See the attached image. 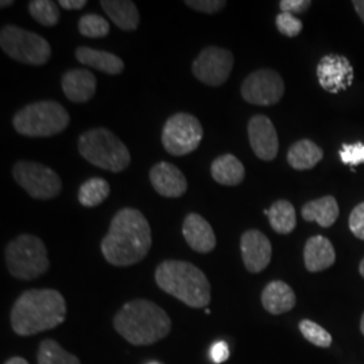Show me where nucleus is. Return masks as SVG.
<instances>
[{
  "instance_id": "nucleus-18",
  "label": "nucleus",
  "mask_w": 364,
  "mask_h": 364,
  "mask_svg": "<svg viewBox=\"0 0 364 364\" xmlns=\"http://www.w3.org/2000/svg\"><path fill=\"white\" fill-rule=\"evenodd\" d=\"M63 91L73 103H87L96 93V77L87 69L68 70L61 80Z\"/></svg>"
},
{
  "instance_id": "nucleus-23",
  "label": "nucleus",
  "mask_w": 364,
  "mask_h": 364,
  "mask_svg": "<svg viewBox=\"0 0 364 364\" xmlns=\"http://www.w3.org/2000/svg\"><path fill=\"white\" fill-rule=\"evenodd\" d=\"M301 215L305 221H316L321 227L328 228L335 224L338 218V205L333 196H324L321 198L306 203Z\"/></svg>"
},
{
  "instance_id": "nucleus-22",
  "label": "nucleus",
  "mask_w": 364,
  "mask_h": 364,
  "mask_svg": "<svg viewBox=\"0 0 364 364\" xmlns=\"http://www.w3.org/2000/svg\"><path fill=\"white\" fill-rule=\"evenodd\" d=\"M100 6L119 28L132 31L139 26V11L130 0H103Z\"/></svg>"
},
{
  "instance_id": "nucleus-20",
  "label": "nucleus",
  "mask_w": 364,
  "mask_h": 364,
  "mask_svg": "<svg viewBox=\"0 0 364 364\" xmlns=\"http://www.w3.org/2000/svg\"><path fill=\"white\" fill-rule=\"evenodd\" d=\"M262 305L272 314L290 312L296 306V294L284 281H273L262 291Z\"/></svg>"
},
{
  "instance_id": "nucleus-43",
  "label": "nucleus",
  "mask_w": 364,
  "mask_h": 364,
  "mask_svg": "<svg viewBox=\"0 0 364 364\" xmlns=\"http://www.w3.org/2000/svg\"><path fill=\"white\" fill-rule=\"evenodd\" d=\"M360 331H362V333L364 335V313L363 316H362V320H360Z\"/></svg>"
},
{
  "instance_id": "nucleus-30",
  "label": "nucleus",
  "mask_w": 364,
  "mask_h": 364,
  "mask_svg": "<svg viewBox=\"0 0 364 364\" xmlns=\"http://www.w3.org/2000/svg\"><path fill=\"white\" fill-rule=\"evenodd\" d=\"M78 31L87 38H105L109 34V23L97 14H87L78 21Z\"/></svg>"
},
{
  "instance_id": "nucleus-12",
  "label": "nucleus",
  "mask_w": 364,
  "mask_h": 364,
  "mask_svg": "<svg viewBox=\"0 0 364 364\" xmlns=\"http://www.w3.org/2000/svg\"><path fill=\"white\" fill-rule=\"evenodd\" d=\"M232 68V53L227 49L209 46L198 54L192 65V70L196 78L201 82L210 87H219L228 80Z\"/></svg>"
},
{
  "instance_id": "nucleus-14",
  "label": "nucleus",
  "mask_w": 364,
  "mask_h": 364,
  "mask_svg": "<svg viewBox=\"0 0 364 364\" xmlns=\"http://www.w3.org/2000/svg\"><path fill=\"white\" fill-rule=\"evenodd\" d=\"M242 259L250 273L263 272L273 255V248L269 237L258 230H248L240 239Z\"/></svg>"
},
{
  "instance_id": "nucleus-13",
  "label": "nucleus",
  "mask_w": 364,
  "mask_h": 364,
  "mask_svg": "<svg viewBox=\"0 0 364 364\" xmlns=\"http://www.w3.org/2000/svg\"><path fill=\"white\" fill-rule=\"evenodd\" d=\"M317 78L326 92L336 95L351 87L353 68L344 55L328 54L317 65Z\"/></svg>"
},
{
  "instance_id": "nucleus-16",
  "label": "nucleus",
  "mask_w": 364,
  "mask_h": 364,
  "mask_svg": "<svg viewBox=\"0 0 364 364\" xmlns=\"http://www.w3.org/2000/svg\"><path fill=\"white\" fill-rule=\"evenodd\" d=\"M150 182L156 193L169 198L185 195L188 181L181 170L169 162H159L150 170Z\"/></svg>"
},
{
  "instance_id": "nucleus-3",
  "label": "nucleus",
  "mask_w": 364,
  "mask_h": 364,
  "mask_svg": "<svg viewBox=\"0 0 364 364\" xmlns=\"http://www.w3.org/2000/svg\"><path fill=\"white\" fill-rule=\"evenodd\" d=\"M114 326L131 344L150 346L169 335L171 320L153 301L132 299L117 313Z\"/></svg>"
},
{
  "instance_id": "nucleus-15",
  "label": "nucleus",
  "mask_w": 364,
  "mask_h": 364,
  "mask_svg": "<svg viewBox=\"0 0 364 364\" xmlns=\"http://www.w3.org/2000/svg\"><path fill=\"white\" fill-rule=\"evenodd\" d=\"M247 130L250 144L255 156L262 161H273L279 149L273 122L264 115H257L250 119Z\"/></svg>"
},
{
  "instance_id": "nucleus-34",
  "label": "nucleus",
  "mask_w": 364,
  "mask_h": 364,
  "mask_svg": "<svg viewBox=\"0 0 364 364\" xmlns=\"http://www.w3.org/2000/svg\"><path fill=\"white\" fill-rule=\"evenodd\" d=\"M185 4L200 13L216 14L223 10L227 3L221 0H186Z\"/></svg>"
},
{
  "instance_id": "nucleus-29",
  "label": "nucleus",
  "mask_w": 364,
  "mask_h": 364,
  "mask_svg": "<svg viewBox=\"0 0 364 364\" xmlns=\"http://www.w3.org/2000/svg\"><path fill=\"white\" fill-rule=\"evenodd\" d=\"M28 13L42 26H55L60 21L58 6L52 0H33V1H30L28 3Z\"/></svg>"
},
{
  "instance_id": "nucleus-25",
  "label": "nucleus",
  "mask_w": 364,
  "mask_h": 364,
  "mask_svg": "<svg viewBox=\"0 0 364 364\" xmlns=\"http://www.w3.org/2000/svg\"><path fill=\"white\" fill-rule=\"evenodd\" d=\"M324 156L320 146L309 141L301 139L293 144L287 151V162L296 170L313 169Z\"/></svg>"
},
{
  "instance_id": "nucleus-1",
  "label": "nucleus",
  "mask_w": 364,
  "mask_h": 364,
  "mask_svg": "<svg viewBox=\"0 0 364 364\" xmlns=\"http://www.w3.org/2000/svg\"><path fill=\"white\" fill-rule=\"evenodd\" d=\"M151 243V230L144 213L135 208H123L114 216L100 248L108 263L126 267L144 259Z\"/></svg>"
},
{
  "instance_id": "nucleus-2",
  "label": "nucleus",
  "mask_w": 364,
  "mask_h": 364,
  "mask_svg": "<svg viewBox=\"0 0 364 364\" xmlns=\"http://www.w3.org/2000/svg\"><path fill=\"white\" fill-rule=\"evenodd\" d=\"M66 301L58 290L33 289L15 301L11 326L19 336H33L65 321Z\"/></svg>"
},
{
  "instance_id": "nucleus-8",
  "label": "nucleus",
  "mask_w": 364,
  "mask_h": 364,
  "mask_svg": "<svg viewBox=\"0 0 364 364\" xmlns=\"http://www.w3.org/2000/svg\"><path fill=\"white\" fill-rule=\"evenodd\" d=\"M0 46L9 57L27 65H45L52 55V48L46 39L13 25L1 28Z\"/></svg>"
},
{
  "instance_id": "nucleus-39",
  "label": "nucleus",
  "mask_w": 364,
  "mask_h": 364,
  "mask_svg": "<svg viewBox=\"0 0 364 364\" xmlns=\"http://www.w3.org/2000/svg\"><path fill=\"white\" fill-rule=\"evenodd\" d=\"M352 4H353L356 13L360 16V19H362V22L364 23V0H353Z\"/></svg>"
},
{
  "instance_id": "nucleus-6",
  "label": "nucleus",
  "mask_w": 364,
  "mask_h": 364,
  "mask_svg": "<svg viewBox=\"0 0 364 364\" xmlns=\"http://www.w3.org/2000/svg\"><path fill=\"white\" fill-rule=\"evenodd\" d=\"M70 117L57 102H38L23 107L14 115V129L31 138L53 136L65 130Z\"/></svg>"
},
{
  "instance_id": "nucleus-38",
  "label": "nucleus",
  "mask_w": 364,
  "mask_h": 364,
  "mask_svg": "<svg viewBox=\"0 0 364 364\" xmlns=\"http://www.w3.org/2000/svg\"><path fill=\"white\" fill-rule=\"evenodd\" d=\"M60 6L65 10H81L87 6V0H60Z\"/></svg>"
},
{
  "instance_id": "nucleus-27",
  "label": "nucleus",
  "mask_w": 364,
  "mask_h": 364,
  "mask_svg": "<svg viewBox=\"0 0 364 364\" xmlns=\"http://www.w3.org/2000/svg\"><path fill=\"white\" fill-rule=\"evenodd\" d=\"M111 193V186L105 178L93 177L84 182L78 189V201L87 208L100 205Z\"/></svg>"
},
{
  "instance_id": "nucleus-19",
  "label": "nucleus",
  "mask_w": 364,
  "mask_h": 364,
  "mask_svg": "<svg viewBox=\"0 0 364 364\" xmlns=\"http://www.w3.org/2000/svg\"><path fill=\"white\" fill-rule=\"evenodd\" d=\"M336 260V252L332 243L321 235L311 237L304 248L305 267L311 273H318L329 269Z\"/></svg>"
},
{
  "instance_id": "nucleus-17",
  "label": "nucleus",
  "mask_w": 364,
  "mask_h": 364,
  "mask_svg": "<svg viewBox=\"0 0 364 364\" xmlns=\"http://www.w3.org/2000/svg\"><path fill=\"white\" fill-rule=\"evenodd\" d=\"M182 235L196 252L208 254L216 247V235L208 221L198 213L186 215L182 224Z\"/></svg>"
},
{
  "instance_id": "nucleus-40",
  "label": "nucleus",
  "mask_w": 364,
  "mask_h": 364,
  "mask_svg": "<svg viewBox=\"0 0 364 364\" xmlns=\"http://www.w3.org/2000/svg\"><path fill=\"white\" fill-rule=\"evenodd\" d=\"M4 364H28L26 359H23V358H19V356H15V358H11V359H9L7 362Z\"/></svg>"
},
{
  "instance_id": "nucleus-7",
  "label": "nucleus",
  "mask_w": 364,
  "mask_h": 364,
  "mask_svg": "<svg viewBox=\"0 0 364 364\" xmlns=\"http://www.w3.org/2000/svg\"><path fill=\"white\" fill-rule=\"evenodd\" d=\"M6 264L10 274L23 281L36 279L49 270L45 243L34 235L16 236L6 247Z\"/></svg>"
},
{
  "instance_id": "nucleus-5",
  "label": "nucleus",
  "mask_w": 364,
  "mask_h": 364,
  "mask_svg": "<svg viewBox=\"0 0 364 364\" xmlns=\"http://www.w3.org/2000/svg\"><path fill=\"white\" fill-rule=\"evenodd\" d=\"M78 151L93 166L119 173L131 162L127 146L107 129H93L78 138Z\"/></svg>"
},
{
  "instance_id": "nucleus-37",
  "label": "nucleus",
  "mask_w": 364,
  "mask_h": 364,
  "mask_svg": "<svg viewBox=\"0 0 364 364\" xmlns=\"http://www.w3.org/2000/svg\"><path fill=\"white\" fill-rule=\"evenodd\" d=\"M210 358L215 364L224 363L230 358V347L225 341H218L210 348Z\"/></svg>"
},
{
  "instance_id": "nucleus-9",
  "label": "nucleus",
  "mask_w": 364,
  "mask_h": 364,
  "mask_svg": "<svg viewBox=\"0 0 364 364\" xmlns=\"http://www.w3.org/2000/svg\"><path fill=\"white\" fill-rule=\"evenodd\" d=\"M203 141V127L197 117L178 112L170 117L162 130V144L171 156L191 154Z\"/></svg>"
},
{
  "instance_id": "nucleus-41",
  "label": "nucleus",
  "mask_w": 364,
  "mask_h": 364,
  "mask_svg": "<svg viewBox=\"0 0 364 364\" xmlns=\"http://www.w3.org/2000/svg\"><path fill=\"white\" fill-rule=\"evenodd\" d=\"M11 4H14L13 0H9V1H6V0H3L1 3H0V6H1V9H6V7H10Z\"/></svg>"
},
{
  "instance_id": "nucleus-31",
  "label": "nucleus",
  "mask_w": 364,
  "mask_h": 364,
  "mask_svg": "<svg viewBox=\"0 0 364 364\" xmlns=\"http://www.w3.org/2000/svg\"><path fill=\"white\" fill-rule=\"evenodd\" d=\"M299 326L302 336L306 338L309 343H312L313 346H317L321 348L331 347L332 336L323 326L313 323L311 320H302Z\"/></svg>"
},
{
  "instance_id": "nucleus-28",
  "label": "nucleus",
  "mask_w": 364,
  "mask_h": 364,
  "mask_svg": "<svg viewBox=\"0 0 364 364\" xmlns=\"http://www.w3.org/2000/svg\"><path fill=\"white\" fill-rule=\"evenodd\" d=\"M38 364H81L76 355L64 350L55 340L48 338L39 344Z\"/></svg>"
},
{
  "instance_id": "nucleus-32",
  "label": "nucleus",
  "mask_w": 364,
  "mask_h": 364,
  "mask_svg": "<svg viewBox=\"0 0 364 364\" xmlns=\"http://www.w3.org/2000/svg\"><path fill=\"white\" fill-rule=\"evenodd\" d=\"M275 25H277V28L279 30V33L287 36L289 38L297 37L299 33L302 31V22L299 21L296 15H291V14H279L275 19Z\"/></svg>"
},
{
  "instance_id": "nucleus-21",
  "label": "nucleus",
  "mask_w": 364,
  "mask_h": 364,
  "mask_svg": "<svg viewBox=\"0 0 364 364\" xmlns=\"http://www.w3.org/2000/svg\"><path fill=\"white\" fill-rule=\"evenodd\" d=\"M76 58L82 65L91 66L107 75H120L124 69V63L120 57L109 52L95 50L88 46H80L76 50Z\"/></svg>"
},
{
  "instance_id": "nucleus-24",
  "label": "nucleus",
  "mask_w": 364,
  "mask_h": 364,
  "mask_svg": "<svg viewBox=\"0 0 364 364\" xmlns=\"http://www.w3.org/2000/svg\"><path fill=\"white\" fill-rule=\"evenodd\" d=\"M210 174L218 183L225 186H235L243 182L246 170L243 164L236 156L232 154H224L218 156L212 162Z\"/></svg>"
},
{
  "instance_id": "nucleus-42",
  "label": "nucleus",
  "mask_w": 364,
  "mask_h": 364,
  "mask_svg": "<svg viewBox=\"0 0 364 364\" xmlns=\"http://www.w3.org/2000/svg\"><path fill=\"white\" fill-rule=\"evenodd\" d=\"M359 272H360V275L364 278V259L360 262V266H359Z\"/></svg>"
},
{
  "instance_id": "nucleus-4",
  "label": "nucleus",
  "mask_w": 364,
  "mask_h": 364,
  "mask_svg": "<svg viewBox=\"0 0 364 364\" xmlns=\"http://www.w3.org/2000/svg\"><path fill=\"white\" fill-rule=\"evenodd\" d=\"M156 282L165 293L191 308H205L210 302V284L207 275L189 262H162L156 267Z\"/></svg>"
},
{
  "instance_id": "nucleus-44",
  "label": "nucleus",
  "mask_w": 364,
  "mask_h": 364,
  "mask_svg": "<svg viewBox=\"0 0 364 364\" xmlns=\"http://www.w3.org/2000/svg\"><path fill=\"white\" fill-rule=\"evenodd\" d=\"M150 364H161V363H158V362H153V363H150Z\"/></svg>"
},
{
  "instance_id": "nucleus-36",
  "label": "nucleus",
  "mask_w": 364,
  "mask_h": 364,
  "mask_svg": "<svg viewBox=\"0 0 364 364\" xmlns=\"http://www.w3.org/2000/svg\"><path fill=\"white\" fill-rule=\"evenodd\" d=\"M312 1L309 0H282L279 1V9L282 13L296 14L305 13L311 7Z\"/></svg>"
},
{
  "instance_id": "nucleus-11",
  "label": "nucleus",
  "mask_w": 364,
  "mask_h": 364,
  "mask_svg": "<svg viewBox=\"0 0 364 364\" xmlns=\"http://www.w3.org/2000/svg\"><path fill=\"white\" fill-rule=\"evenodd\" d=\"M284 92V80L272 69L255 70L242 84V96L250 105H275L282 99Z\"/></svg>"
},
{
  "instance_id": "nucleus-35",
  "label": "nucleus",
  "mask_w": 364,
  "mask_h": 364,
  "mask_svg": "<svg viewBox=\"0 0 364 364\" xmlns=\"http://www.w3.org/2000/svg\"><path fill=\"white\" fill-rule=\"evenodd\" d=\"M350 230L358 239L364 240V203L359 204L350 215Z\"/></svg>"
},
{
  "instance_id": "nucleus-26",
  "label": "nucleus",
  "mask_w": 364,
  "mask_h": 364,
  "mask_svg": "<svg viewBox=\"0 0 364 364\" xmlns=\"http://www.w3.org/2000/svg\"><path fill=\"white\" fill-rule=\"evenodd\" d=\"M264 215L269 218L270 225L277 234H290L296 228V209L287 200L275 201L272 208L264 210Z\"/></svg>"
},
{
  "instance_id": "nucleus-10",
  "label": "nucleus",
  "mask_w": 364,
  "mask_h": 364,
  "mask_svg": "<svg viewBox=\"0 0 364 364\" xmlns=\"http://www.w3.org/2000/svg\"><path fill=\"white\" fill-rule=\"evenodd\" d=\"M14 180L37 200H50L60 195L63 183L54 170L31 161H19L13 168Z\"/></svg>"
},
{
  "instance_id": "nucleus-33",
  "label": "nucleus",
  "mask_w": 364,
  "mask_h": 364,
  "mask_svg": "<svg viewBox=\"0 0 364 364\" xmlns=\"http://www.w3.org/2000/svg\"><path fill=\"white\" fill-rule=\"evenodd\" d=\"M340 159L344 165L348 166H358L364 164V144H341L340 149Z\"/></svg>"
}]
</instances>
